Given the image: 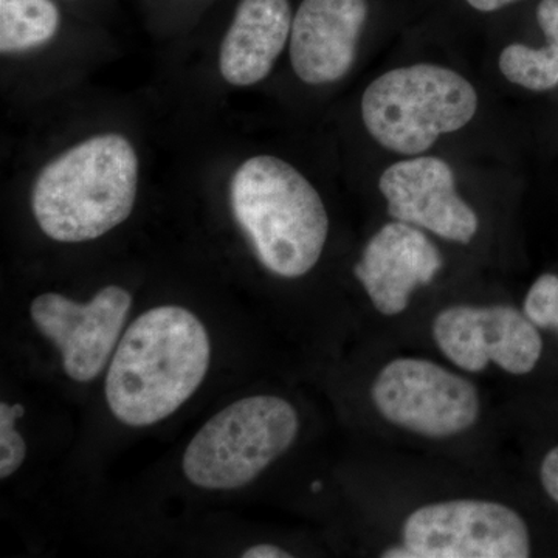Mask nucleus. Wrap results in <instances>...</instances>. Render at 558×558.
<instances>
[{"label": "nucleus", "mask_w": 558, "mask_h": 558, "mask_svg": "<svg viewBox=\"0 0 558 558\" xmlns=\"http://www.w3.org/2000/svg\"><path fill=\"white\" fill-rule=\"evenodd\" d=\"M230 205L259 263L282 278L310 274L325 250L329 218L318 191L288 161L245 160L234 172Z\"/></svg>", "instance_id": "7ed1b4c3"}, {"label": "nucleus", "mask_w": 558, "mask_h": 558, "mask_svg": "<svg viewBox=\"0 0 558 558\" xmlns=\"http://www.w3.org/2000/svg\"><path fill=\"white\" fill-rule=\"evenodd\" d=\"M442 354L459 368L480 373L488 363L513 376L531 373L542 357L537 326L512 306H451L433 323Z\"/></svg>", "instance_id": "1a4fd4ad"}, {"label": "nucleus", "mask_w": 558, "mask_h": 558, "mask_svg": "<svg viewBox=\"0 0 558 558\" xmlns=\"http://www.w3.org/2000/svg\"><path fill=\"white\" fill-rule=\"evenodd\" d=\"M379 189L389 215L400 222L461 244H469L478 231V216L458 196L453 171L438 157L391 165L381 174Z\"/></svg>", "instance_id": "9d476101"}, {"label": "nucleus", "mask_w": 558, "mask_h": 558, "mask_svg": "<svg viewBox=\"0 0 558 558\" xmlns=\"http://www.w3.org/2000/svg\"><path fill=\"white\" fill-rule=\"evenodd\" d=\"M60 10L51 0H0V50L16 53L54 38Z\"/></svg>", "instance_id": "2eb2a0df"}, {"label": "nucleus", "mask_w": 558, "mask_h": 558, "mask_svg": "<svg viewBox=\"0 0 558 558\" xmlns=\"http://www.w3.org/2000/svg\"><path fill=\"white\" fill-rule=\"evenodd\" d=\"M366 17V0H304L290 32V61L299 78L312 86L343 78Z\"/></svg>", "instance_id": "9b49d317"}, {"label": "nucleus", "mask_w": 558, "mask_h": 558, "mask_svg": "<svg viewBox=\"0 0 558 558\" xmlns=\"http://www.w3.org/2000/svg\"><path fill=\"white\" fill-rule=\"evenodd\" d=\"M442 267L432 241L410 223H387L366 245L354 274L374 307L387 317L402 314L418 286L429 284Z\"/></svg>", "instance_id": "f8f14e48"}, {"label": "nucleus", "mask_w": 558, "mask_h": 558, "mask_svg": "<svg viewBox=\"0 0 558 558\" xmlns=\"http://www.w3.org/2000/svg\"><path fill=\"white\" fill-rule=\"evenodd\" d=\"M537 20L548 44L542 49L510 44L501 51L499 70L517 86L545 92L558 86V0H542Z\"/></svg>", "instance_id": "4468645a"}, {"label": "nucleus", "mask_w": 558, "mask_h": 558, "mask_svg": "<svg viewBox=\"0 0 558 558\" xmlns=\"http://www.w3.org/2000/svg\"><path fill=\"white\" fill-rule=\"evenodd\" d=\"M137 189L138 157L130 140L97 135L40 171L33 186V215L50 240L94 241L130 218Z\"/></svg>", "instance_id": "f03ea898"}, {"label": "nucleus", "mask_w": 558, "mask_h": 558, "mask_svg": "<svg viewBox=\"0 0 558 558\" xmlns=\"http://www.w3.org/2000/svg\"><path fill=\"white\" fill-rule=\"evenodd\" d=\"M244 558H290L292 554L288 550L279 548V546L269 545V543H263V545L252 546V548L245 549L242 553Z\"/></svg>", "instance_id": "6ab92c4d"}, {"label": "nucleus", "mask_w": 558, "mask_h": 558, "mask_svg": "<svg viewBox=\"0 0 558 558\" xmlns=\"http://www.w3.org/2000/svg\"><path fill=\"white\" fill-rule=\"evenodd\" d=\"M476 109L475 87L453 70L433 64L391 70L373 81L362 98L363 123L373 138L409 156L464 128Z\"/></svg>", "instance_id": "20e7f679"}, {"label": "nucleus", "mask_w": 558, "mask_h": 558, "mask_svg": "<svg viewBox=\"0 0 558 558\" xmlns=\"http://www.w3.org/2000/svg\"><path fill=\"white\" fill-rule=\"evenodd\" d=\"M24 413L21 403H0V480L14 475L27 457V446L16 429V421Z\"/></svg>", "instance_id": "dca6fc26"}, {"label": "nucleus", "mask_w": 558, "mask_h": 558, "mask_svg": "<svg viewBox=\"0 0 558 558\" xmlns=\"http://www.w3.org/2000/svg\"><path fill=\"white\" fill-rule=\"evenodd\" d=\"M539 480H542L546 494L558 505V447L550 450L543 459Z\"/></svg>", "instance_id": "a211bd4d"}, {"label": "nucleus", "mask_w": 558, "mask_h": 558, "mask_svg": "<svg viewBox=\"0 0 558 558\" xmlns=\"http://www.w3.org/2000/svg\"><path fill=\"white\" fill-rule=\"evenodd\" d=\"M410 558H527L531 535L515 510L486 499L422 506L403 523Z\"/></svg>", "instance_id": "0eeeda50"}, {"label": "nucleus", "mask_w": 558, "mask_h": 558, "mask_svg": "<svg viewBox=\"0 0 558 558\" xmlns=\"http://www.w3.org/2000/svg\"><path fill=\"white\" fill-rule=\"evenodd\" d=\"M512 2H515V0H468L469 5H472L475 10L484 11V13L497 11Z\"/></svg>", "instance_id": "aec40b11"}, {"label": "nucleus", "mask_w": 558, "mask_h": 558, "mask_svg": "<svg viewBox=\"0 0 558 558\" xmlns=\"http://www.w3.org/2000/svg\"><path fill=\"white\" fill-rule=\"evenodd\" d=\"M131 306L126 289L108 286L89 303L43 293L33 300L31 317L39 332L60 349L62 368L70 379L90 381L109 362Z\"/></svg>", "instance_id": "6e6552de"}, {"label": "nucleus", "mask_w": 558, "mask_h": 558, "mask_svg": "<svg viewBox=\"0 0 558 558\" xmlns=\"http://www.w3.org/2000/svg\"><path fill=\"white\" fill-rule=\"evenodd\" d=\"M524 314L537 328L558 330V277L542 275L524 300Z\"/></svg>", "instance_id": "f3484780"}, {"label": "nucleus", "mask_w": 558, "mask_h": 558, "mask_svg": "<svg viewBox=\"0 0 558 558\" xmlns=\"http://www.w3.org/2000/svg\"><path fill=\"white\" fill-rule=\"evenodd\" d=\"M371 398L389 424L433 439L468 432L481 411L472 381L424 359L389 362L374 380Z\"/></svg>", "instance_id": "423d86ee"}, {"label": "nucleus", "mask_w": 558, "mask_h": 558, "mask_svg": "<svg viewBox=\"0 0 558 558\" xmlns=\"http://www.w3.org/2000/svg\"><path fill=\"white\" fill-rule=\"evenodd\" d=\"M211 344L199 318L180 306L154 307L126 329L110 362L106 400L130 427L172 416L208 373Z\"/></svg>", "instance_id": "f257e3e1"}, {"label": "nucleus", "mask_w": 558, "mask_h": 558, "mask_svg": "<svg viewBox=\"0 0 558 558\" xmlns=\"http://www.w3.org/2000/svg\"><path fill=\"white\" fill-rule=\"evenodd\" d=\"M292 32L289 0H241L219 51L220 75L253 86L269 75Z\"/></svg>", "instance_id": "ddd939ff"}, {"label": "nucleus", "mask_w": 558, "mask_h": 558, "mask_svg": "<svg viewBox=\"0 0 558 558\" xmlns=\"http://www.w3.org/2000/svg\"><path fill=\"white\" fill-rule=\"evenodd\" d=\"M299 432V413L288 400L250 396L197 432L183 453V473L207 490L247 486L293 446Z\"/></svg>", "instance_id": "39448f33"}]
</instances>
